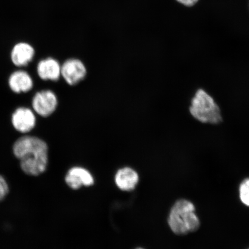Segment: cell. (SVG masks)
Segmentation results:
<instances>
[{
  "label": "cell",
  "mask_w": 249,
  "mask_h": 249,
  "mask_svg": "<svg viewBox=\"0 0 249 249\" xmlns=\"http://www.w3.org/2000/svg\"><path fill=\"white\" fill-rule=\"evenodd\" d=\"M87 73L85 64L79 59H68L61 65V77L68 85H78L85 79Z\"/></svg>",
  "instance_id": "cell-5"
},
{
  "label": "cell",
  "mask_w": 249,
  "mask_h": 249,
  "mask_svg": "<svg viewBox=\"0 0 249 249\" xmlns=\"http://www.w3.org/2000/svg\"><path fill=\"white\" fill-rule=\"evenodd\" d=\"M65 182L70 188L76 190L82 186H90L94 183L92 174L85 168L76 166L71 168L66 174Z\"/></svg>",
  "instance_id": "cell-6"
},
{
  "label": "cell",
  "mask_w": 249,
  "mask_h": 249,
  "mask_svg": "<svg viewBox=\"0 0 249 249\" xmlns=\"http://www.w3.org/2000/svg\"><path fill=\"white\" fill-rule=\"evenodd\" d=\"M58 104L57 96L52 90L45 89L36 92L33 99L34 110L43 117L51 116L57 109Z\"/></svg>",
  "instance_id": "cell-4"
},
{
  "label": "cell",
  "mask_w": 249,
  "mask_h": 249,
  "mask_svg": "<svg viewBox=\"0 0 249 249\" xmlns=\"http://www.w3.org/2000/svg\"><path fill=\"white\" fill-rule=\"evenodd\" d=\"M13 152L20 160V166L25 174L38 176L44 173L49 161L48 146L37 137L25 136L14 143Z\"/></svg>",
  "instance_id": "cell-1"
},
{
  "label": "cell",
  "mask_w": 249,
  "mask_h": 249,
  "mask_svg": "<svg viewBox=\"0 0 249 249\" xmlns=\"http://www.w3.org/2000/svg\"><path fill=\"white\" fill-rule=\"evenodd\" d=\"M9 192V188L4 177L0 175V202L4 200Z\"/></svg>",
  "instance_id": "cell-13"
},
{
  "label": "cell",
  "mask_w": 249,
  "mask_h": 249,
  "mask_svg": "<svg viewBox=\"0 0 249 249\" xmlns=\"http://www.w3.org/2000/svg\"><path fill=\"white\" fill-rule=\"evenodd\" d=\"M114 180L116 186L121 191L130 192L138 185L139 176L132 168L125 167L117 171Z\"/></svg>",
  "instance_id": "cell-9"
},
{
  "label": "cell",
  "mask_w": 249,
  "mask_h": 249,
  "mask_svg": "<svg viewBox=\"0 0 249 249\" xmlns=\"http://www.w3.org/2000/svg\"><path fill=\"white\" fill-rule=\"evenodd\" d=\"M189 111L196 120L202 124H217L222 120L219 105L204 89H200L196 92L190 104Z\"/></svg>",
  "instance_id": "cell-3"
},
{
  "label": "cell",
  "mask_w": 249,
  "mask_h": 249,
  "mask_svg": "<svg viewBox=\"0 0 249 249\" xmlns=\"http://www.w3.org/2000/svg\"><path fill=\"white\" fill-rule=\"evenodd\" d=\"M35 51L29 43L20 42L16 45L11 52L12 62L17 67L26 66L32 61Z\"/></svg>",
  "instance_id": "cell-10"
},
{
  "label": "cell",
  "mask_w": 249,
  "mask_h": 249,
  "mask_svg": "<svg viewBox=\"0 0 249 249\" xmlns=\"http://www.w3.org/2000/svg\"><path fill=\"white\" fill-rule=\"evenodd\" d=\"M37 73L43 80L56 82L61 77V65L53 58H47L39 62Z\"/></svg>",
  "instance_id": "cell-8"
},
{
  "label": "cell",
  "mask_w": 249,
  "mask_h": 249,
  "mask_svg": "<svg viewBox=\"0 0 249 249\" xmlns=\"http://www.w3.org/2000/svg\"><path fill=\"white\" fill-rule=\"evenodd\" d=\"M239 191L241 202L249 207V178L243 180L239 186Z\"/></svg>",
  "instance_id": "cell-12"
},
{
  "label": "cell",
  "mask_w": 249,
  "mask_h": 249,
  "mask_svg": "<svg viewBox=\"0 0 249 249\" xmlns=\"http://www.w3.org/2000/svg\"><path fill=\"white\" fill-rule=\"evenodd\" d=\"M177 1L180 2V4L191 7V6L195 5L198 0H177Z\"/></svg>",
  "instance_id": "cell-14"
},
{
  "label": "cell",
  "mask_w": 249,
  "mask_h": 249,
  "mask_svg": "<svg viewBox=\"0 0 249 249\" xmlns=\"http://www.w3.org/2000/svg\"><path fill=\"white\" fill-rule=\"evenodd\" d=\"M168 224L171 231L177 235L197 231L200 223L195 205L185 199L176 201L170 210Z\"/></svg>",
  "instance_id": "cell-2"
},
{
  "label": "cell",
  "mask_w": 249,
  "mask_h": 249,
  "mask_svg": "<svg viewBox=\"0 0 249 249\" xmlns=\"http://www.w3.org/2000/svg\"><path fill=\"white\" fill-rule=\"evenodd\" d=\"M36 117L31 109L19 107L12 114V123L18 131L26 133L32 130L36 125Z\"/></svg>",
  "instance_id": "cell-7"
},
{
  "label": "cell",
  "mask_w": 249,
  "mask_h": 249,
  "mask_svg": "<svg viewBox=\"0 0 249 249\" xmlns=\"http://www.w3.org/2000/svg\"><path fill=\"white\" fill-rule=\"evenodd\" d=\"M33 80L30 74L23 71H15L9 79V86L15 93L27 92L33 89Z\"/></svg>",
  "instance_id": "cell-11"
},
{
  "label": "cell",
  "mask_w": 249,
  "mask_h": 249,
  "mask_svg": "<svg viewBox=\"0 0 249 249\" xmlns=\"http://www.w3.org/2000/svg\"><path fill=\"white\" fill-rule=\"evenodd\" d=\"M142 249V248H138V249Z\"/></svg>",
  "instance_id": "cell-15"
}]
</instances>
